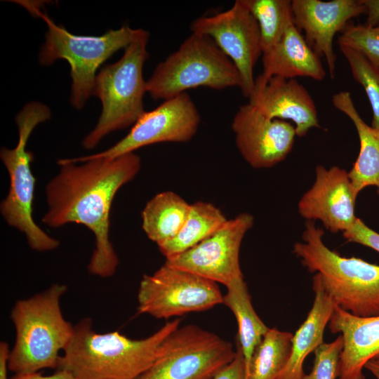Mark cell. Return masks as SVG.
<instances>
[{"label": "cell", "mask_w": 379, "mask_h": 379, "mask_svg": "<svg viewBox=\"0 0 379 379\" xmlns=\"http://www.w3.org/2000/svg\"><path fill=\"white\" fill-rule=\"evenodd\" d=\"M58 173L47 183V210L42 222L53 228L81 224L95 237V248L87 269L101 278L114 274L119 258L110 240V211L113 199L141 167L135 152L114 159L58 161Z\"/></svg>", "instance_id": "cell-1"}, {"label": "cell", "mask_w": 379, "mask_h": 379, "mask_svg": "<svg viewBox=\"0 0 379 379\" xmlns=\"http://www.w3.org/2000/svg\"><path fill=\"white\" fill-rule=\"evenodd\" d=\"M180 323L173 319L149 336L134 340L117 331L97 333L92 320L83 319L74 325L57 369L77 379H137L154 364L162 343Z\"/></svg>", "instance_id": "cell-2"}, {"label": "cell", "mask_w": 379, "mask_h": 379, "mask_svg": "<svg viewBox=\"0 0 379 379\" xmlns=\"http://www.w3.org/2000/svg\"><path fill=\"white\" fill-rule=\"evenodd\" d=\"M65 284H53L44 291L16 301L10 317L15 328L9 370L14 374L58 368L74 333V326L62 312Z\"/></svg>", "instance_id": "cell-3"}, {"label": "cell", "mask_w": 379, "mask_h": 379, "mask_svg": "<svg viewBox=\"0 0 379 379\" xmlns=\"http://www.w3.org/2000/svg\"><path fill=\"white\" fill-rule=\"evenodd\" d=\"M324 235L314 221H306L293 253L309 272L319 274L335 305L357 317L379 315V265L340 255L324 244Z\"/></svg>", "instance_id": "cell-4"}, {"label": "cell", "mask_w": 379, "mask_h": 379, "mask_svg": "<svg viewBox=\"0 0 379 379\" xmlns=\"http://www.w3.org/2000/svg\"><path fill=\"white\" fill-rule=\"evenodd\" d=\"M32 10L44 20L47 27L39 62L43 66L51 65L58 60H65L69 63L72 79L69 100L77 109H82L93 95L100 65L147 31L124 25L100 36L77 35L55 24L38 8L32 7Z\"/></svg>", "instance_id": "cell-5"}, {"label": "cell", "mask_w": 379, "mask_h": 379, "mask_svg": "<svg viewBox=\"0 0 379 379\" xmlns=\"http://www.w3.org/2000/svg\"><path fill=\"white\" fill-rule=\"evenodd\" d=\"M149 39L146 31L124 48L119 60L98 73L93 95L100 99L102 111L96 125L81 142L85 149H93L109 133L133 126L145 112L147 87L142 72L149 56Z\"/></svg>", "instance_id": "cell-6"}, {"label": "cell", "mask_w": 379, "mask_h": 379, "mask_svg": "<svg viewBox=\"0 0 379 379\" xmlns=\"http://www.w3.org/2000/svg\"><path fill=\"white\" fill-rule=\"evenodd\" d=\"M51 112L44 103L26 104L15 117L18 140L14 148L1 147L0 158L9 175V189L0 204V212L6 223L24 234L29 247L38 252L56 249L60 241L43 230L34 220L32 207L35 177L31 169L33 153L27 149L34 129L51 119Z\"/></svg>", "instance_id": "cell-7"}, {"label": "cell", "mask_w": 379, "mask_h": 379, "mask_svg": "<svg viewBox=\"0 0 379 379\" xmlns=\"http://www.w3.org/2000/svg\"><path fill=\"white\" fill-rule=\"evenodd\" d=\"M241 76L229 58L208 36L192 33L159 62L146 81L154 100H168L188 89L241 88Z\"/></svg>", "instance_id": "cell-8"}, {"label": "cell", "mask_w": 379, "mask_h": 379, "mask_svg": "<svg viewBox=\"0 0 379 379\" xmlns=\"http://www.w3.org/2000/svg\"><path fill=\"white\" fill-rule=\"evenodd\" d=\"M236 354L231 343L214 333L194 324L179 326L137 379H213Z\"/></svg>", "instance_id": "cell-9"}, {"label": "cell", "mask_w": 379, "mask_h": 379, "mask_svg": "<svg viewBox=\"0 0 379 379\" xmlns=\"http://www.w3.org/2000/svg\"><path fill=\"white\" fill-rule=\"evenodd\" d=\"M137 300L139 313L168 319L209 310L222 304L223 295L217 283L164 263L142 276Z\"/></svg>", "instance_id": "cell-10"}, {"label": "cell", "mask_w": 379, "mask_h": 379, "mask_svg": "<svg viewBox=\"0 0 379 379\" xmlns=\"http://www.w3.org/2000/svg\"><path fill=\"white\" fill-rule=\"evenodd\" d=\"M201 116L187 93L164 100L145 112L128 133L109 148L91 155L67 159L70 161L91 159H114L159 142H185L196 134Z\"/></svg>", "instance_id": "cell-11"}, {"label": "cell", "mask_w": 379, "mask_h": 379, "mask_svg": "<svg viewBox=\"0 0 379 379\" xmlns=\"http://www.w3.org/2000/svg\"><path fill=\"white\" fill-rule=\"evenodd\" d=\"M190 27L192 33L211 38L234 63L241 78V93L248 98L255 88L254 67L262 52L258 24L243 0H236L226 11L194 19Z\"/></svg>", "instance_id": "cell-12"}, {"label": "cell", "mask_w": 379, "mask_h": 379, "mask_svg": "<svg viewBox=\"0 0 379 379\" xmlns=\"http://www.w3.org/2000/svg\"><path fill=\"white\" fill-rule=\"evenodd\" d=\"M254 217L238 214L215 233L192 248L166 259L165 264L220 283L226 287L244 278L239 262L242 240L252 228Z\"/></svg>", "instance_id": "cell-13"}, {"label": "cell", "mask_w": 379, "mask_h": 379, "mask_svg": "<svg viewBox=\"0 0 379 379\" xmlns=\"http://www.w3.org/2000/svg\"><path fill=\"white\" fill-rule=\"evenodd\" d=\"M231 127L241 155L257 169L271 168L284 160L296 136L289 121L268 118L248 102L239 107Z\"/></svg>", "instance_id": "cell-14"}, {"label": "cell", "mask_w": 379, "mask_h": 379, "mask_svg": "<svg viewBox=\"0 0 379 379\" xmlns=\"http://www.w3.org/2000/svg\"><path fill=\"white\" fill-rule=\"evenodd\" d=\"M357 196L348 172L337 166L318 165L315 180L298 203V211L307 221L319 220L332 233L344 232L354 222Z\"/></svg>", "instance_id": "cell-15"}, {"label": "cell", "mask_w": 379, "mask_h": 379, "mask_svg": "<svg viewBox=\"0 0 379 379\" xmlns=\"http://www.w3.org/2000/svg\"><path fill=\"white\" fill-rule=\"evenodd\" d=\"M293 22L304 32L310 48L324 57L332 79L335 72L336 55L333 39L342 32L354 18L366 15L362 0H291Z\"/></svg>", "instance_id": "cell-16"}, {"label": "cell", "mask_w": 379, "mask_h": 379, "mask_svg": "<svg viewBox=\"0 0 379 379\" xmlns=\"http://www.w3.org/2000/svg\"><path fill=\"white\" fill-rule=\"evenodd\" d=\"M248 103L268 118L292 121L298 137L305 136L311 128H320L315 103L295 79L256 78Z\"/></svg>", "instance_id": "cell-17"}, {"label": "cell", "mask_w": 379, "mask_h": 379, "mask_svg": "<svg viewBox=\"0 0 379 379\" xmlns=\"http://www.w3.org/2000/svg\"><path fill=\"white\" fill-rule=\"evenodd\" d=\"M328 328L343 341L337 379H365L366 364L379 360V315L357 317L335 305Z\"/></svg>", "instance_id": "cell-18"}, {"label": "cell", "mask_w": 379, "mask_h": 379, "mask_svg": "<svg viewBox=\"0 0 379 379\" xmlns=\"http://www.w3.org/2000/svg\"><path fill=\"white\" fill-rule=\"evenodd\" d=\"M262 72L257 78L267 80L272 77L295 79L310 77L322 81L326 71L321 58L310 48L301 32L291 23L279 41L262 53Z\"/></svg>", "instance_id": "cell-19"}, {"label": "cell", "mask_w": 379, "mask_h": 379, "mask_svg": "<svg viewBox=\"0 0 379 379\" xmlns=\"http://www.w3.org/2000/svg\"><path fill=\"white\" fill-rule=\"evenodd\" d=\"M314 299L311 310L291 340L289 359L277 379H302L306 357L324 343V333L335 304L325 292L319 274L312 277Z\"/></svg>", "instance_id": "cell-20"}, {"label": "cell", "mask_w": 379, "mask_h": 379, "mask_svg": "<svg viewBox=\"0 0 379 379\" xmlns=\"http://www.w3.org/2000/svg\"><path fill=\"white\" fill-rule=\"evenodd\" d=\"M332 103L352 121L359 136V152L348 172L356 196L368 186L376 187L379 194V129L368 125L363 120L350 92L342 91L335 93Z\"/></svg>", "instance_id": "cell-21"}, {"label": "cell", "mask_w": 379, "mask_h": 379, "mask_svg": "<svg viewBox=\"0 0 379 379\" xmlns=\"http://www.w3.org/2000/svg\"><path fill=\"white\" fill-rule=\"evenodd\" d=\"M178 194L164 191L149 199L142 211V227L157 246L173 239L180 230L190 210Z\"/></svg>", "instance_id": "cell-22"}, {"label": "cell", "mask_w": 379, "mask_h": 379, "mask_svg": "<svg viewBox=\"0 0 379 379\" xmlns=\"http://www.w3.org/2000/svg\"><path fill=\"white\" fill-rule=\"evenodd\" d=\"M226 288L222 303L232 312L237 319L238 347L244 356L248 375L253 351L270 328L255 312L244 278L234 281Z\"/></svg>", "instance_id": "cell-23"}, {"label": "cell", "mask_w": 379, "mask_h": 379, "mask_svg": "<svg viewBox=\"0 0 379 379\" xmlns=\"http://www.w3.org/2000/svg\"><path fill=\"white\" fill-rule=\"evenodd\" d=\"M228 220L222 211L206 201L191 204L187 218L178 233L159 246L166 259L192 248L218 231Z\"/></svg>", "instance_id": "cell-24"}, {"label": "cell", "mask_w": 379, "mask_h": 379, "mask_svg": "<svg viewBox=\"0 0 379 379\" xmlns=\"http://www.w3.org/2000/svg\"><path fill=\"white\" fill-rule=\"evenodd\" d=\"M293 334L269 328L255 347L248 370V379H277L291 350Z\"/></svg>", "instance_id": "cell-25"}, {"label": "cell", "mask_w": 379, "mask_h": 379, "mask_svg": "<svg viewBox=\"0 0 379 379\" xmlns=\"http://www.w3.org/2000/svg\"><path fill=\"white\" fill-rule=\"evenodd\" d=\"M243 2L258 24L264 53L279 41L287 27L293 23L291 1L243 0Z\"/></svg>", "instance_id": "cell-26"}, {"label": "cell", "mask_w": 379, "mask_h": 379, "mask_svg": "<svg viewBox=\"0 0 379 379\" xmlns=\"http://www.w3.org/2000/svg\"><path fill=\"white\" fill-rule=\"evenodd\" d=\"M357 82L368 97L373 112L371 126L379 129V67L371 62L361 53L343 44H338Z\"/></svg>", "instance_id": "cell-27"}, {"label": "cell", "mask_w": 379, "mask_h": 379, "mask_svg": "<svg viewBox=\"0 0 379 379\" xmlns=\"http://www.w3.org/2000/svg\"><path fill=\"white\" fill-rule=\"evenodd\" d=\"M338 44H345L361 53L371 62L379 67V23L349 22L338 39Z\"/></svg>", "instance_id": "cell-28"}, {"label": "cell", "mask_w": 379, "mask_h": 379, "mask_svg": "<svg viewBox=\"0 0 379 379\" xmlns=\"http://www.w3.org/2000/svg\"><path fill=\"white\" fill-rule=\"evenodd\" d=\"M343 347L340 335L333 342L322 343L314 352V360L311 372L305 374L302 379H337Z\"/></svg>", "instance_id": "cell-29"}, {"label": "cell", "mask_w": 379, "mask_h": 379, "mask_svg": "<svg viewBox=\"0 0 379 379\" xmlns=\"http://www.w3.org/2000/svg\"><path fill=\"white\" fill-rule=\"evenodd\" d=\"M343 236L347 242L359 244L379 253V233L368 227L359 218L347 230L343 232Z\"/></svg>", "instance_id": "cell-30"}, {"label": "cell", "mask_w": 379, "mask_h": 379, "mask_svg": "<svg viewBox=\"0 0 379 379\" xmlns=\"http://www.w3.org/2000/svg\"><path fill=\"white\" fill-rule=\"evenodd\" d=\"M213 379H248L244 358L239 347L237 349L234 359Z\"/></svg>", "instance_id": "cell-31"}, {"label": "cell", "mask_w": 379, "mask_h": 379, "mask_svg": "<svg viewBox=\"0 0 379 379\" xmlns=\"http://www.w3.org/2000/svg\"><path fill=\"white\" fill-rule=\"evenodd\" d=\"M10 379H77L70 372L63 370L57 369V371L48 375H44L41 372L24 373V374H14Z\"/></svg>", "instance_id": "cell-32"}, {"label": "cell", "mask_w": 379, "mask_h": 379, "mask_svg": "<svg viewBox=\"0 0 379 379\" xmlns=\"http://www.w3.org/2000/svg\"><path fill=\"white\" fill-rule=\"evenodd\" d=\"M11 349L5 341L0 342V379H10L8 377L9 357Z\"/></svg>", "instance_id": "cell-33"}, {"label": "cell", "mask_w": 379, "mask_h": 379, "mask_svg": "<svg viewBox=\"0 0 379 379\" xmlns=\"http://www.w3.org/2000/svg\"><path fill=\"white\" fill-rule=\"evenodd\" d=\"M366 8V24L374 26L379 23V0H362Z\"/></svg>", "instance_id": "cell-34"}, {"label": "cell", "mask_w": 379, "mask_h": 379, "mask_svg": "<svg viewBox=\"0 0 379 379\" xmlns=\"http://www.w3.org/2000/svg\"><path fill=\"white\" fill-rule=\"evenodd\" d=\"M365 368L369 371L376 379H379V360H371L368 361Z\"/></svg>", "instance_id": "cell-35"}]
</instances>
